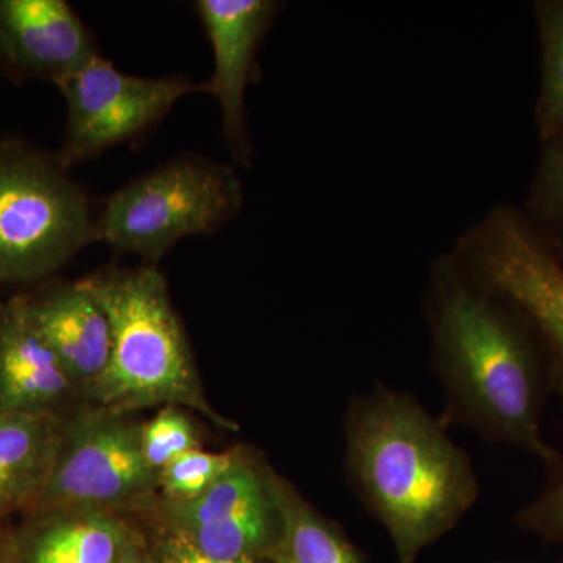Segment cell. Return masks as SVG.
I'll list each match as a JSON object with an SVG mask.
<instances>
[{"mask_svg":"<svg viewBox=\"0 0 563 563\" xmlns=\"http://www.w3.org/2000/svg\"><path fill=\"white\" fill-rule=\"evenodd\" d=\"M432 369L444 391V428L461 426L485 442L536 455L551 395L547 361L531 322L512 301L474 277L454 255L433 263L428 291Z\"/></svg>","mask_w":563,"mask_h":563,"instance_id":"obj_1","label":"cell"},{"mask_svg":"<svg viewBox=\"0 0 563 563\" xmlns=\"http://www.w3.org/2000/svg\"><path fill=\"white\" fill-rule=\"evenodd\" d=\"M343 432L347 484L398 563H417L479 499L472 457L412 393L377 383L352 396Z\"/></svg>","mask_w":563,"mask_h":563,"instance_id":"obj_2","label":"cell"},{"mask_svg":"<svg viewBox=\"0 0 563 563\" xmlns=\"http://www.w3.org/2000/svg\"><path fill=\"white\" fill-rule=\"evenodd\" d=\"M85 282L106 310L113 339L107 372L85 401L118 413L180 407L222 429H239L207 401L190 343L157 266L102 269Z\"/></svg>","mask_w":563,"mask_h":563,"instance_id":"obj_3","label":"cell"},{"mask_svg":"<svg viewBox=\"0 0 563 563\" xmlns=\"http://www.w3.org/2000/svg\"><path fill=\"white\" fill-rule=\"evenodd\" d=\"M96 242L88 195L57 154L0 140V285L47 279Z\"/></svg>","mask_w":563,"mask_h":563,"instance_id":"obj_4","label":"cell"},{"mask_svg":"<svg viewBox=\"0 0 563 563\" xmlns=\"http://www.w3.org/2000/svg\"><path fill=\"white\" fill-rule=\"evenodd\" d=\"M242 206L233 166L184 155L114 191L96 218V232L111 250L155 266L180 240L221 231Z\"/></svg>","mask_w":563,"mask_h":563,"instance_id":"obj_5","label":"cell"},{"mask_svg":"<svg viewBox=\"0 0 563 563\" xmlns=\"http://www.w3.org/2000/svg\"><path fill=\"white\" fill-rule=\"evenodd\" d=\"M141 424L133 413L91 406L65 418L49 479L27 514L150 509L158 499V473L144 459Z\"/></svg>","mask_w":563,"mask_h":563,"instance_id":"obj_6","label":"cell"},{"mask_svg":"<svg viewBox=\"0 0 563 563\" xmlns=\"http://www.w3.org/2000/svg\"><path fill=\"white\" fill-rule=\"evenodd\" d=\"M531 322L542 344L553 395L563 402V262L523 210L496 206L463 236L453 254Z\"/></svg>","mask_w":563,"mask_h":563,"instance_id":"obj_7","label":"cell"},{"mask_svg":"<svg viewBox=\"0 0 563 563\" xmlns=\"http://www.w3.org/2000/svg\"><path fill=\"white\" fill-rule=\"evenodd\" d=\"M280 479L261 455L240 446L229 472L199 498L188 503L157 499L144 512L211 558L273 561L284 536Z\"/></svg>","mask_w":563,"mask_h":563,"instance_id":"obj_8","label":"cell"},{"mask_svg":"<svg viewBox=\"0 0 563 563\" xmlns=\"http://www.w3.org/2000/svg\"><path fill=\"white\" fill-rule=\"evenodd\" d=\"M68 106L66 132L57 157L70 169L128 143L161 122L203 81L188 77H139L122 73L102 55L57 81Z\"/></svg>","mask_w":563,"mask_h":563,"instance_id":"obj_9","label":"cell"},{"mask_svg":"<svg viewBox=\"0 0 563 563\" xmlns=\"http://www.w3.org/2000/svg\"><path fill=\"white\" fill-rule=\"evenodd\" d=\"M195 10L213 49L214 69L206 95L220 102L222 135L232 161L251 168L252 143L246 92L261 76L257 52L274 24L280 3L274 0H198Z\"/></svg>","mask_w":563,"mask_h":563,"instance_id":"obj_10","label":"cell"},{"mask_svg":"<svg viewBox=\"0 0 563 563\" xmlns=\"http://www.w3.org/2000/svg\"><path fill=\"white\" fill-rule=\"evenodd\" d=\"M99 55L65 0H0V68L10 79L57 84Z\"/></svg>","mask_w":563,"mask_h":563,"instance_id":"obj_11","label":"cell"},{"mask_svg":"<svg viewBox=\"0 0 563 563\" xmlns=\"http://www.w3.org/2000/svg\"><path fill=\"white\" fill-rule=\"evenodd\" d=\"M29 312L57 355L79 398L102 379L111 357V325L85 279L27 295Z\"/></svg>","mask_w":563,"mask_h":563,"instance_id":"obj_12","label":"cell"},{"mask_svg":"<svg viewBox=\"0 0 563 563\" xmlns=\"http://www.w3.org/2000/svg\"><path fill=\"white\" fill-rule=\"evenodd\" d=\"M144 532L129 515L95 509L29 514L9 563H122Z\"/></svg>","mask_w":563,"mask_h":563,"instance_id":"obj_13","label":"cell"},{"mask_svg":"<svg viewBox=\"0 0 563 563\" xmlns=\"http://www.w3.org/2000/svg\"><path fill=\"white\" fill-rule=\"evenodd\" d=\"M76 388L29 312L27 295L0 303V415L60 413Z\"/></svg>","mask_w":563,"mask_h":563,"instance_id":"obj_14","label":"cell"},{"mask_svg":"<svg viewBox=\"0 0 563 563\" xmlns=\"http://www.w3.org/2000/svg\"><path fill=\"white\" fill-rule=\"evenodd\" d=\"M62 413L0 415V518L29 512L49 479Z\"/></svg>","mask_w":563,"mask_h":563,"instance_id":"obj_15","label":"cell"},{"mask_svg":"<svg viewBox=\"0 0 563 563\" xmlns=\"http://www.w3.org/2000/svg\"><path fill=\"white\" fill-rule=\"evenodd\" d=\"M284 536L274 563H366L342 526L318 512L287 479H280Z\"/></svg>","mask_w":563,"mask_h":563,"instance_id":"obj_16","label":"cell"},{"mask_svg":"<svg viewBox=\"0 0 563 563\" xmlns=\"http://www.w3.org/2000/svg\"><path fill=\"white\" fill-rule=\"evenodd\" d=\"M540 51L542 79L536 106L540 141L563 129V0L533 2Z\"/></svg>","mask_w":563,"mask_h":563,"instance_id":"obj_17","label":"cell"},{"mask_svg":"<svg viewBox=\"0 0 563 563\" xmlns=\"http://www.w3.org/2000/svg\"><path fill=\"white\" fill-rule=\"evenodd\" d=\"M540 143L542 152L523 213L563 262V129Z\"/></svg>","mask_w":563,"mask_h":563,"instance_id":"obj_18","label":"cell"},{"mask_svg":"<svg viewBox=\"0 0 563 563\" xmlns=\"http://www.w3.org/2000/svg\"><path fill=\"white\" fill-rule=\"evenodd\" d=\"M239 453L240 446L224 453H209L198 448L179 455L158 472V499L188 503L199 498L229 472Z\"/></svg>","mask_w":563,"mask_h":563,"instance_id":"obj_19","label":"cell"},{"mask_svg":"<svg viewBox=\"0 0 563 563\" xmlns=\"http://www.w3.org/2000/svg\"><path fill=\"white\" fill-rule=\"evenodd\" d=\"M141 448L151 468L158 473L179 455L201 448V440L184 409L169 406L141 424Z\"/></svg>","mask_w":563,"mask_h":563,"instance_id":"obj_20","label":"cell"},{"mask_svg":"<svg viewBox=\"0 0 563 563\" xmlns=\"http://www.w3.org/2000/svg\"><path fill=\"white\" fill-rule=\"evenodd\" d=\"M547 481L539 495L514 515V525L548 543H563V454L544 465Z\"/></svg>","mask_w":563,"mask_h":563,"instance_id":"obj_21","label":"cell"},{"mask_svg":"<svg viewBox=\"0 0 563 563\" xmlns=\"http://www.w3.org/2000/svg\"><path fill=\"white\" fill-rule=\"evenodd\" d=\"M151 532H144V540H146L147 553L154 563H274L273 561L232 562L211 558L188 542L179 532L154 518H151Z\"/></svg>","mask_w":563,"mask_h":563,"instance_id":"obj_22","label":"cell"},{"mask_svg":"<svg viewBox=\"0 0 563 563\" xmlns=\"http://www.w3.org/2000/svg\"><path fill=\"white\" fill-rule=\"evenodd\" d=\"M122 563H154L152 562L150 553H147L146 540H141L132 548L131 553L124 559Z\"/></svg>","mask_w":563,"mask_h":563,"instance_id":"obj_23","label":"cell"},{"mask_svg":"<svg viewBox=\"0 0 563 563\" xmlns=\"http://www.w3.org/2000/svg\"><path fill=\"white\" fill-rule=\"evenodd\" d=\"M498 563H501V562H498ZM558 563H563V561H561V562H558Z\"/></svg>","mask_w":563,"mask_h":563,"instance_id":"obj_24","label":"cell"}]
</instances>
